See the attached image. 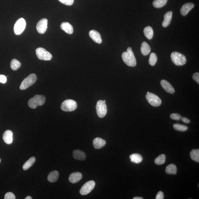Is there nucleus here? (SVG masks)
Masks as SVG:
<instances>
[{"label": "nucleus", "instance_id": "1", "mask_svg": "<svg viewBox=\"0 0 199 199\" xmlns=\"http://www.w3.org/2000/svg\"><path fill=\"white\" fill-rule=\"evenodd\" d=\"M123 60L129 67H135L136 65V57L132 51V48L129 47L127 52H124L122 55Z\"/></svg>", "mask_w": 199, "mask_h": 199}, {"label": "nucleus", "instance_id": "2", "mask_svg": "<svg viewBox=\"0 0 199 199\" xmlns=\"http://www.w3.org/2000/svg\"><path fill=\"white\" fill-rule=\"evenodd\" d=\"M46 100V98L43 95H36L29 100L28 104L30 108L35 109L38 106H41L44 105Z\"/></svg>", "mask_w": 199, "mask_h": 199}, {"label": "nucleus", "instance_id": "3", "mask_svg": "<svg viewBox=\"0 0 199 199\" xmlns=\"http://www.w3.org/2000/svg\"><path fill=\"white\" fill-rule=\"evenodd\" d=\"M171 58L175 65L177 66H183L186 63V57L181 53L174 52L171 55Z\"/></svg>", "mask_w": 199, "mask_h": 199}, {"label": "nucleus", "instance_id": "4", "mask_svg": "<svg viewBox=\"0 0 199 199\" xmlns=\"http://www.w3.org/2000/svg\"><path fill=\"white\" fill-rule=\"evenodd\" d=\"M36 80H37V76L36 74H30L22 81L20 86V89L22 90L27 89L35 83Z\"/></svg>", "mask_w": 199, "mask_h": 199}, {"label": "nucleus", "instance_id": "5", "mask_svg": "<svg viewBox=\"0 0 199 199\" xmlns=\"http://www.w3.org/2000/svg\"><path fill=\"white\" fill-rule=\"evenodd\" d=\"M77 102L75 101L72 100L68 99L65 100L62 103L61 108L63 111L72 112L77 109Z\"/></svg>", "mask_w": 199, "mask_h": 199}, {"label": "nucleus", "instance_id": "6", "mask_svg": "<svg viewBox=\"0 0 199 199\" xmlns=\"http://www.w3.org/2000/svg\"><path fill=\"white\" fill-rule=\"evenodd\" d=\"M26 22L23 18L19 19L17 21L14 27V31L15 35H20L25 30L26 27Z\"/></svg>", "mask_w": 199, "mask_h": 199}, {"label": "nucleus", "instance_id": "7", "mask_svg": "<svg viewBox=\"0 0 199 199\" xmlns=\"http://www.w3.org/2000/svg\"><path fill=\"white\" fill-rule=\"evenodd\" d=\"M36 54L40 60H50L53 58L52 55L44 48L39 47L36 50Z\"/></svg>", "mask_w": 199, "mask_h": 199}, {"label": "nucleus", "instance_id": "8", "mask_svg": "<svg viewBox=\"0 0 199 199\" xmlns=\"http://www.w3.org/2000/svg\"><path fill=\"white\" fill-rule=\"evenodd\" d=\"M96 109L98 117L102 118L106 115L107 113V105L103 100H100L98 101Z\"/></svg>", "mask_w": 199, "mask_h": 199}, {"label": "nucleus", "instance_id": "9", "mask_svg": "<svg viewBox=\"0 0 199 199\" xmlns=\"http://www.w3.org/2000/svg\"><path fill=\"white\" fill-rule=\"evenodd\" d=\"M146 98L147 101L152 106L157 107L161 105V100L159 97L153 93H149L147 94Z\"/></svg>", "mask_w": 199, "mask_h": 199}, {"label": "nucleus", "instance_id": "10", "mask_svg": "<svg viewBox=\"0 0 199 199\" xmlns=\"http://www.w3.org/2000/svg\"><path fill=\"white\" fill-rule=\"evenodd\" d=\"M95 186V183L94 181H88L83 185L80 190V193L84 195L89 194L94 189Z\"/></svg>", "mask_w": 199, "mask_h": 199}, {"label": "nucleus", "instance_id": "11", "mask_svg": "<svg viewBox=\"0 0 199 199\" xmlns=\"http://www.w3.org/2000/svg\"><path fill=\"white\" fill-rule=\"evenodd\" d=\"M48 20L46 19H43L40 20L37 24L36 28L38 33L43 34L46 32L47 29Z\"/></svg>", "mask_w": 199, "mask_h": 199}, {"label": "nucleus", "instance_id": "12", "mask_svg": "<svg viewBox=\"0 0 199 199\" xmlns=\"http://www.w3.org/2000/svg\"><path fill=\"white\" fill-rule=\"evenodd\" d=\"M160 84L162 87L166 92L173 94L175 92V90L173 86L165 80H162L160 82Z\"/></svg>", "mask_w": 199, "mask_h": 199}, {"label": "nucleus", "instance_id": "13", "mask_svg": "<svg viewBox=\"0 0 199 199\" xmlns=\"http://www.w3.org/2000/svg\"><path fill=\"white\" fill-rule=\"evenodd\" d=\"M90 37L91 38L93 41L98 44H101L102 42L101 36L100 34L97 31L92 30L90 31L89 33Z\"/></svg>", "mask_w": 199, "mask_h": 199}, {"label": "nucleus", "instance_id": "14", "mask_svg": "<svg viewBox=\"0 0 199 199\" xmlns=\"http://www.w3.org/2000/svg\"><path fill=\"white\" fill-rule=\"evenodd\" d=\"M3 141L6 144H11L13 141V133L12 131L7 130L3 133Z\"/></svg>", "mask_w": 199, "mask_h": 199}, {"label": "nucleus", "instance_id": "15", "mask_svg": "<svg viewBox=\"0 0 199 199\" xmlns=\"http://www.w3.org/2000/svg\"><path fill=\"white\" fill-rule=\"evenodd\" d=\"M194 5L193 3H188L183 5L181 9L180 13L183 16L188 14L189 12L194 7Z\"/></svg>", "mask_w": 199, "mask_h": 199}, {"label": "nucleus", "instance_id": "16", "mask_svg": "<svg viewBox=\"0 0 199 199\" xmlns=\"http://www.w3.org/2000/svg\"><path fill=\"white\" fill-rule=\"evenodd\" d=\"M82 175L80 172H74L71 174L69 177V180L71 183L75 184L81 180Z\"/></svg>", "mask_w": 199, "mask_h": 199}, {"label": "nucleus", "instance_id": "17", "mask_svg": "<svg viewBox=\"0 0 199 199\" xmlns=\"http://www.w3.org/2000/svg\"><path fill=\"white\" fill-rule=\"evenodd\" d=\"M106 144V141L100 138H96L93 140V145L94 148L100 149L104 146Z\"/></svg>", "mask_w": 199, "mask_h": 199}, {"label": "nucleus", "instance_id": "18", "mask_svg": "<svg viewBox=\"0 0 199 199\" xmlns=\"http://www.w3.org/2000/svg\"><path fill=\"white\" fill-rule=\"evenodd\" d=\"M173 12L172 11L167 12L164 15V19L162 23L164 27H166L170 25L172 21Z\"/></svg>", "mask_w": 199, "mask_h": 199}, {"label": "nucleus", "instance_id": "19", "mask_svg": "<svg viewBox=\"0 0 199 199\" xmlns=\"http://www.w3.org/2000/svg\"><path fill=\"white\" fill-rule=\"evenodd\" d=\"M74 158L77 160H84L86 158V155L84 152L80 150H75L73 152Z\"/></svg>", "mask_w": 199, "mask_h": 199}, {"label": "nucleus", "instance_id": "20", "mask_svg": "<svg viewBox=\"0 0 199 199\" xmlns=\"http://www.w3.org/2000/svg\"><path fill=\"white\" fill-rule=\"evenodd\" d=\"M60 28L67 33L71 34L74 32L72 26L68 22H63L60 25Z\"/></svg>", "mask_w": 199, "mask_h": 199}, {"label": "nucleus", "instance_id": "21", "mask_svg": "<svg viewBox=\"0 0 199 199\" xmlns=\"http://www.w3.org/2000/svg\"><path fill=\"white\" fill-rule=\"evenodd\" d=\"M141 50L142 54L144 56L149 54L151 51V48L149 45L146 42L142 43Z\"/></svg>", "mask_w": 199, "mask_h": 199}, {"label": "nucleus", "instance_id": "22", "mask_svg": "<svg viewBox=\"0 0 199 199\" xmlns=\"http://www.w3.org/2000/svg\"><path fill=\"white\" fill-rule=\"evenodd\" d=\"M59 177V173L54 170L50 173L48 176V181L50 183H54L57 180Z\"/></svg>", "mask_w": 199, "mask_h": 199}, {"label": "nucleus", "instance_id": "23", "mask_svg": "<svg viewBox=\"0 0 199 199\" xmlns=\"http://www.w3.org/2000/svg\"><path fill=\"white\" fill-rule=\"evenodd\" d=\"M177 172V167L173 164H169L166 168V172L168 174L175 175Z\"/></svg>", "mask_w": 199, "mask_h": 199}, {"label": "nucleus", "instance_id": "24", "mask_svg": "<svg viewBox=\"0 0 199 199\" xmlns=\"http://www.w3.org/2000/svg\"><path fill=\"white\" fill-rule=\"evenodd\" d=\"M131 161L135 163H139L142 161V157L141 155L138 153H134L129 156Z\"/></svg>", "mask_w": 199, "mask_h": 199}, {"label": "nucleus", "instance_id": "25", "mask_svg": "<svg viewBox=\"0 0 199 199\" xmlns=\"http://www.w3.org/2000/svg\"><path fill=\"white\" fill-rule=\"evenodd\" d=\"M143 32L145 37L149 39H151L153 38V31L151 27L149 26L145 27L143 30Z\"/></svg>", "mask_w": 199, "mask_h": 199}, {"label": "nucleus", "instance_id": "26", "mask_svg": "<svg viewBox=\"0 0 199 199\" xmlns=\"http://www.w3.org/2000/svg\"><path fill=\"white\" fill-rule=\"evenodd\" d=\"M36 159L35 157H32L24 164L22 168L24 170H26L32 166L36 162Z\"/></svg>", "mask_w": 199, "mask_h": 199}, {"label": "nucleus", "instance_id": "27", "mask_svg": "<svg viewBox=\"0 0 199 199\" xmlns=\"http://www.w3.org/2000/svg\"><path fill=\"white\" fill-rule=\"evenodd\" d=\"M167 2V0H154L153 5L155 8H160L165 6Z\"/></svg>", "mask_w": 199, "mask_h": 199}, {"label": "nucleus", "instance_id": "28", "mask_svg": "<svg viewBox=\"0 0 199 199\" xmlns=\"http://www.w3.org/2000/svg\"><path fill=\"white\" fill-rule=\"evenodd\" d=\"M10 66L12 70H16L20 68L21 66V63L18 60L14 59L12 60L10 62Z\"/></svg>", "mask_w": 199, "mask_h": 199}, {"label": "nucleus", "instance_id": "29", "mask_svg": "<svg viewBox=\"0 0 199 199\" xmlns=\"http://www.w3.org/2000/svg\"><path fill=\"white\" fill-rule=\"evenodd\" d=\"M190 157L192 160L197 162H199V150L193 149L190 152Z\"/></svg>", "mask_w": 199, "mask_h": 199}, {"label": "nucleus", "instance_id": "30", "mask_svg": "<svg viewBox=\"0 0 199 199\" xmlns=\"http://www.w3.org/2000/svg\"><path fill=\"white\" fill-rule=\"evenodd\" d=\"M166 161V156L164 154L159 155L158 157L156 158L155 162L157 165H162Z\"/></svg>", "mask_w": 199, "mask_h": 199}, {"label": "nucleus", "instance_id": "31", "mask_svg": "<svg viewBox=\"0 0 199 199\" xmlns=\"http://www.w3.org/2000/svg\"><path fill=\"white\" fill-rule=\"evenodd\" d=\"M173 127L176 130L181 131V132L186 131L188 129V127L187 126L179 124H174Z\"/></svg>", "mask_w": 199, "mask_h": 199}, {"label": "nucleus", "instance_id": "32", "mask_svg": "<svg viewBox=\"0 0 199 199\" xmlns=\"http://www.w3.org/2000/svg\"><path fill=\"white\" fill-rule=\"evenodd\" d=\"M157 60V56L155 53H152L150 55L149 60V64L153 66L156 63Z\"/></svg>", "mask_w": 199, "mask_h": 199}, {"label": "nucleus", "instance_id": "33", "mask_svg": "<svg viewBox=\"0 0 199 199\" xmlns=\"http://www.w3.org/2000/svg\"><path fill=\"white\" fill-rule=\"evenodd\" d=\"M171 118L175 120H180L182 119V117L181 115L177 113H173L170 115Z\"/></svg>", "mask_w": 199, "mask_h": 199}, {"label": "nucleus", "instance_id": "34", "mask_svg": "<svg viewBox=\"0 0 199 199\" xmlns=\"http://www.w3.org/2000/svg\"><path fill=\"white\" fill-rule=\"evenodd\" d=\"M60 2L67 6H71L74 3V0H58Z\"/></svg>", "mask_w": 199, "mask_h": 199}, {"label": "nucleus", "instance_id": "35", "mask_svg": "<svg viewBox=\"0 0 199 199\" xmlns=\"http://www.w3.org/2000/svg\"><path fill=\"white\" fill-rule=\"evenodd\" d=\"M15 197L14 194L11 192H8L5 195V199H15Z\"/></svg>", "mask_w": 199, "mask_h": 199}, {"label": "nucleus", "instance_id": "36", "mask_svg": "<svg viewBox=\"0 0 199 199\" xmlns=\"http://www.w3.org/2000/svg\"><path fill=\"white\" fill-rule=\"evenodd\" d=\"M193 78L198 84H199V73L198 72L195 73L193 74Z\"/></svg>", "mask_w": 199, "mask_h": 199}, {"label": "nucleus", "instance_id": "37", "mask_svg": "<svg viewBox=\"0 0 199 199\" xmlns=\"http://www.w3.org/2000/svg\"><path fill=\"white\" fill-rule=\"evenodd\" d=\"M164 195L162 191H160L158 192V193H157L156 197V199H164Z\"/></svg>", "mask_w": 199, "mask_h": 199}, {"label": "nucleus", "instance_id": "38", "mask_svg": "<svg viewBox=\"0 0 199 199\" xmlns=\"http://www.w3.org/2000/svg\"><path fill=\"white\" fill-rule=\"evenodd\" d=\"M7 81V77L4 75H0V83L5 84Z\"/></svg>", "mask_w": 199, "mask_h": 199}, {"label": "nucleus", "instance_id": "39", "mask_svg": "<svg viewBox=\"0 0 199 199\" xmlns=\"http://www.w3.org/2000/svg\"><path fill=\"white\" fill-rule=\"evenodd\" d=\"M181 119L183 122L185 123L186 124L189 123L190 122V119L187 118L186 117H182V118Z\"/></svg>", "mask_w": 199, "mask_h": 199}, {"label": "nucleus", "instance_id": "40", "mask_svg": "<svg viewBox=\"0 0 199 199\" xmlns=\"http://www.w3.org/2000/svg\"><path fill=\"white\" fill-rule=\"evenodd\" d=\"M133 199H143L142 197H135Z\"/></svg>", "mask_w": 199, "mask_h": 199}, {"label": "nucleus", "instance_id": "41", "mask_svg": "<svg viewBox=\"0 0 199 199\" xmlns=\"http://www.w3.org/2000/svg\"><path fill=\"white\" fill-rule=\"evenodd\" d=\"M25 199H32V197H30V196H27V197H26V198H25Z\"/></svg>", "mask_w": 199, "mask_h": 199}, {"label": "nucleus", "instance_id": "42", "mask_svg": "<svg viewBox=\"0 0 199 199\" xmlns=\"http://www.w3.org/2000/svg\"><path fill=\"white\" fill-rule=\"evenodd\" d=\"M103 101L104 102H105V100H103Z\"/></svg>", "mask_w": 199, "mask_h": 199}, {"label": "nucleus", "instance_id": "43", "mask_svg": "<svg viewBox=\"0 0 199 199\" xmlns=\"http://www.w3.org/2000/svg\"><path fill=\"white\" fill-rule=\"evenodd\" d=\"M149 93V92H147V94H148V93Z\"/></svg>", "mask_w": 199, "mask_h": 199}, {"label": "nucleus", "instance_id": "44", "mask_svg": "<svg viewBox=\"0 0 199 199\" xmlns=\"http://www.w3.org/2000/svg\"><path fill=\"white\" fill-rule=\"evenodd\" d=\"M1 159H0V162H1Z\"/></svg>", "mask_w": 199, "mask_h": 199}]
</instances>
